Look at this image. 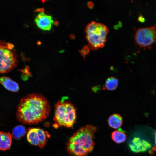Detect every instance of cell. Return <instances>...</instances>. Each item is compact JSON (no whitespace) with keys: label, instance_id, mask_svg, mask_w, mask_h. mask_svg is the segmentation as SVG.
Wrapping results in <instances>:
<instances>
[{"label":"cell","instance_id":"cell-1","mask_svg":"<svg viewBox=\"0 0 156 156\" xmlns=\"http://www.w3.org/2000/svg\"><path fill=\"white\" fill-rule=\"evenodd\" d=\"M49 103L42 95L32 94L22 98L16 112L17 120L25 124H37L44 120L50 111Z\"/></svg>","mask_w":156,"mask_h":156},{"label":"cell","instance_id":"cell-2","mask_svg":"<svg viewBox=\"0 0 156 156\" xmlns=\"http://www.w3.org/2000/svg\"><path fill=\"white\" fill-rule=\"evenodd\" d=\"M97 128L91 125L81 128L69 138L67 144V150L75 156H87L94 148V135Z\"/></svg>","mask_w":156,"mask_h":156},{"label":"cell","instance_id":"cell-3","mask_svg":"<svg viewBox=\"0 0 156 156\" xmlns=\"http://www.w3.org/2000/svg\"><path fill=\"white\" fill-rule=\"evenodd\" d=\"M53 118L55 124L58 126L73 127L76 119V108L68 101H58L55 106Z\"/></svg>","mask_w":156,"mask_h":156},{"label":"cell","instance_id":"cell-4","mask_svg":"<svg viewBox=\"0 0 156 156\" xmlns=\"http://www.w3.org/2000/svg\"><path fill=\"white\" fill-rule=\"evenodd\" d=\"M85 32L89 47L94 50L104 46L109 29L104 24L93 21L86 26Z\"/></svg>","mask_w":156,"mask_h":156},{"label":"cell","instance_id":"cell-5","mask_svg":"<svg viewBox=\"0 0 156 156\" xmlns=\"http://www.w3.org/2000/svg\"><path fill=\"white\" fill-rule=\"evenodd\" d=\"M12 44L0 40V74L10 72L17 65L18 56Z\"/></svg>","mask_w":156,"mask_h":156},{"label":"cell","instance_id":"cell-6","mask_svg":"<svg viewBox=\"0 0 156 156\" xmlns=\"http://www.w3.org/2000/svg\"><path fill=\"white\" fill-rule=\"evenodd\" d=\"M135 38L137 43L141 47L151 45L156 41V24L151 27L138 29Z\"/></svg>","mask_w":156,"mask_h":156},{"label":"cell","instance_id":"cell-7","mask_svg":"<svg viewBox=\"0 0 156 156\" xmlns=\"http://www.w3.org/2000/svg\"><path fill=\"white\" fill-rule=\"evenodd\" d=\"M48 132L40 128L29 129L27 134L28 141L31 144L43 148L50 137Z\"/></svg>","mask_w":156,"mask_h":156},{"label":"cell","instance_id":"cell-8","mask_svg":"<svg viewBox=\"0 0 156 156\" xmlns=\"http://www.w3.org/2000/svg\"><path fill=\"white\" fill-rule=\"evenodd\" d=\"M128 145L130 150L135 153L146 151L152 146L150 141L138 136L134 137L129 142Z\"/></svg>","mask_w":156,"mask_h":156},{"label":"cell","instance_id":"cell-9","mask_svg":"<svg viewBox=\"0 0 156 156\" xmlns=\"http://www.w3.org/2000/svg\"><path fill=\"white\" fill-rule=\"evenodd\" d=\"M34 20L37 26L44 30H50L52 25L54 23L51 16L42 12L38 14Z\"/></svg>","mask_w":156,"mask_h":156},{"label":"cell","instance_id":"cell-10","mask_svg":"<svg viewBox=\"0 0 156 156\" xmlns=\"http://www.w3.org/2000/svg\"><path fill=\"white\" fill-rule=\"evenodd\" d=\"M0 83L7 90L12 92H16L19 89L18 84L8 77H1Z\"/></svg>","mask_w":156,"mask_h":156},{"label":"cell","instance_id":"cell-11","mask_svg":"<svg viewBox=\"0 0 156 156\" xmlns=\"http://www.w3.org/2000/svg\"><path fill=\"white\" fill-rule=\"evenodd\" d=\"M12 141V135L10 133L0 131V150H6L9 149Z\"/></svg>","mask_w":156,"mask_h":156},{"label":"cell","instance_id":"cell-12","mask_svg":"<svg viewBox=\"0 0 156 156\" xmlns=\"http://www.w3.org/2000/svg\"><path fill=\"white\" fill-rule=\"evenodd\" d=\"M108 122L110 127L114 129H117L120 127L122 125V118L119 114H114L109 117Z\"/></svg>","mask_w":156,"mask_h":156},{"label":"cell","instance_id":"cell-13","mask_svg":"<svg viewBox=\"0 0 156 156\" xmlns=\"http://www.w3.org/2000/svg\"><path fill=\"white\" fill-rule=\"evenodd\" d=\"M112 140L117 144L124 142L126 138V135L125 132L120 128L115 130L111 133Z\"/></svg>","mask_w":156,"mask_h":156},{"label":"cell","instance_id":"cell-14","mask_svg":"<svg viewBox=\"0 0 156 156\" xmlns=\"http://www.w3.org/2000/svg\"><path fill=\"white\" fill-rule=\"evenodd\" d=\"M118 84V79L116 77H111L106 80L105 84L103 86L104 90L112 91L115 90Z\"/></svg>","mask_w":156,"mask_h":156},{"label":"cell","instance_id":"cell-15","mask_svg":"<svg viewBox=\"0 0 156 156\" xmlns=\"http://www.w3.org/2000/svg\"><path fill=\"white\" fill-rule=\"evenodd\" d=\"M26 130L23 126L18 125L15 127L12 130V136L15 139H19L26 134Z\"/></svg>","mask_w":156,"mask_h":156},{"label":"cell","instance_id":"cell-16","mask_svg":"<svg viewBox=\"0 0 156 156\" xmlns=\"http://www.w3.org/2000/svg\"><path fill=\"white\" fill-rule=\"evenodd\" d=\"M89 49L88 46L85 45L82 49L79 51L81 53V55L85 58V56L89 52Z\"/></svg>","mask_w":156,"mask_h":156},{"label":"cell","instance_id":"cell-17","mask_svg":"<svg viewBox=\"0 0 156 156\" xmlns=\"http://www.w3.org/2000/svg\"><path fill=\"white\" fill-rule=\"evenodd\" d=\"M155 146L152 147V149L149 152V153L151 154H153L154 152L156 151V128L155 130Z\"/></svg>","mask_w":156,"mask_h":156},{"label":"cell","instance_id":"cell-18","mask_svg":"<svg viewBox=\"0 0 156 156\" xmlns=\"http://www.w3.org/2000/svg\"><path fill=\"white\" fill-rule=\"evenodd\" d=\"M138 21L139 22L143 23L145 21V19L142 16L140 15L138 18Z\"/></svg>","mask_w":156,"mask_h":156},{"label":"cell","instance_id":"cell-19","mask_svg":"<svg viewBox=\"0 0 156 156\" xmlns=\"http://www.w3.org/2000/svg\"><path fill=\"white\" fill-rule=\"evenodd\" d=\"M87 5L88 7L90 8H92L94 5V3L91 1L88 2Z\"/></svg>","mask_w":156,"mask_h":156},{"label":"cell","instance_id":"cell-20","mask_svg":"<svg viewBox=\"0 0 156 156\" xmlns=\"http://www.w3.org/2000/svg\"><path fill=\"white\" fill-rule=\"evenodd\" d=\"M44 8H39L34 10L35 12H40L42 13H44Z\"/></svg>","mask_w":156,"mask_h":156},{"label":"cell","instance_id":"cell-21","mask_svg":"<svg viewBox=\"0 0 156 156\" xmlns=\"http://www.w3.org/2000/svg\"><path fill=\"white\" fill-rule=\"evenodd\" d=\"M70 37L71 39H74L75 38V35L73 34H70Z\"/></svg>","mask_w":156,"mask_h":156},{"label":"cell","instance_id":"cell-22","mask_svg":"<svg viewBox=\"0 0 156 156\" xmlns=\"http://www.w3.org/2000/svg\"><path fill=\"white\" fill-rule=\"evenodd\" d=\"M54 25L56 26H57L59 24V23L57 21H55L54 22Z\"/></svg>","mask_w":156,"mask_h":156},{"label":"cell","instance_id":"cell-23","mask_svg":"<svg viewBox=\"0 0 156 156\" xmlns=\"http://www.w3.org/2000/svg\"><path fill=\"white\" fill-rule=\"evenodd\" d=\"M41 44V42L40 41H38L37 42V44L38 45H40Z\"/></svg>","mask_w":156,"mask_h":156},{"label":"cell","instance_id":"cell-24","mask_svg":"<svg viewBox=\"0 0 156 156\" xmlns=\"http://www.w3.org/2000/svg\"><path fill=\"white\" fill-rule=\"evenodd\" d=\"M42 1L43 2H44L45 1L44 0H42Z\"/></svg>","mask_w":156,"mask_h":156}]
</instances>
